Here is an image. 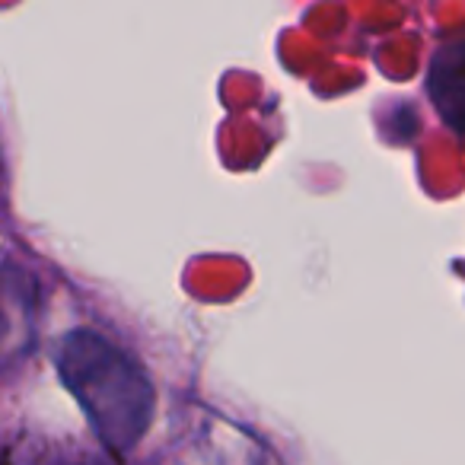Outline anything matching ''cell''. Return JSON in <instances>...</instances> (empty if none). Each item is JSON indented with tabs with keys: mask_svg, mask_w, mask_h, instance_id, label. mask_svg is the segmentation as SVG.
I'll use <instances>...</instances> for the list:
<instances>
[{
	"mask_svg": "<svg viewBox=\"0 0 465 465\" xmlns=\"http://www.w3.org/2000/svg\"><path fill=\"white\" fill-rule=\"evenodd\" d=\"M54 370L112 456L141 443L153 424L156 389L128 351L93 329H74L54 348Z\"/></svg>",
	"mask_w": 465,
	"mask_h": 465,
	"instance_id": "obj_1",
	"label": "cell"
},
{
	"mask_svg": "<svg viewBox=\"0 0 465 465\" xmlns=\"http://www.w3.org/2000/svg\"><path fill=\"white\" fill-rule=\"evenodd\" d=\"M42 287L20 262H0V370L23 363L39 344Z\"/></svg>",
	"mask_w": 465,
	"mask_h": 465,
	"instance_id": "obj_2",
	"label": "cell"
},
{
	"mask_svg": "<svg viewBox=\"0 0 465 465\" xmlns=\"http://www.w3.org/2000/svg\"><path fill=\"white\" fill-rule=\"evenodd\" d=\"M430 90L446 122L465 124V45L446 48L440 61H433Z\"/></svg>",
	"mask_w": 465,
	"mask_h": 465,
	"instance_id": "obj_3",
	"label": "cell"
},
{
	"mask_svg": "<svg viewBox=\"0 0 465 465\" xmlns=\"http://www.w3.org/2000/svg\"><path fill=\"white\" fill-rule=\"evenodd\" d=\"M0 465H74V462L61 456L54 446L42 443L35 437H23L14 440L7 450L0 452Z\"/></svg>",
	"mask_w": 465,
	"mask_h": 465,
	"instance_id": "obj_4",
	"label": "cell"
}]
</instances>
